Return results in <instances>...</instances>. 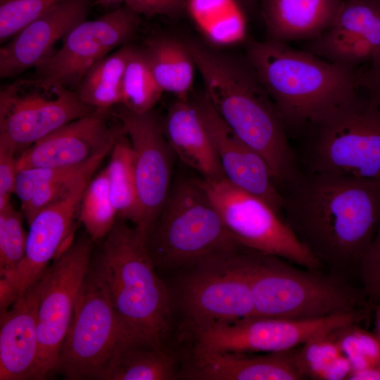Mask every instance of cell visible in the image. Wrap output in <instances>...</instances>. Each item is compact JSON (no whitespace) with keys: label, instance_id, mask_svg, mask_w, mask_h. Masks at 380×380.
<instances>
[{"label":"cell","instance_id":"obj_2","mask_svg":"<svg viewBox=\"0 0 380 380\" xmlns=\"http://www.w3.org/2000/svg\"><path fill=\"white\" fill-rule=\"evenodd\" d=\"M204 94L220 117L267 163L277 184L293 183L303 174L272 99L247 59L241 60L187 39Z\"/></svg>","mask_w":380,"mask_h":380},{"label":"cell","instance_id":"obj_43","mask_svg":"<svg viewBox=\"0 0 380 380\" xmlns=\"http://www.w3.org/2000/svg\"><path fill=\"white\" fill-rule=\"evenodd\" d=\"M245 13H254L258 8L257 0H236Z\"/></svg>","mask_w":380,"mask_h":380},{"label":"cell","instance_id":"obj_44","mask_svg":"<svg viewBox=\"0 0 380 380\" xmlns=\"http://www.w3.org/2000/svg\"><path fill=\"white\" fill-rule=\"evenodd\" d=\"M95 4L105 8L120 7L122 3H124V0H95Z\"/></svg>","mask_w":380,"mask_h":380},{"label":"cell","instance_id":"obj_10","mask_svg":"<svg viewBox=\"0 0 380 380\" xmlns=\"http://www.w3.org/2000/svg\"><path fill=\"white\" fill-rule=\"evenodd\" d=\"M203 181L225 226L243 247L305 268L324 270L298 241L284 217L265 201L238 188L226 178Z\"/></svg>","mask_w":380,"mask_h":380},{"label":"cell","instance_id":"obj_23","mask_svg":"<svg viewBox=\"0 0 380 380\" xmlns=\"http://www.w3.org/2000/svg\"><path fill=\"white\" fill-rule=\"evenodd\" d=\"M343 0H262L268 39H312L334 25Z\"/></svg>","mask_w":380,"mask_h":380},{"label":"cell","instance_id":"obj_1","mask_svg":"<svg viewBox=\"0 0 380 380\" xmlns=\"http://www.w3.org/2000/svg\"><path fill=\"white\" fill-rule=\"evenodd\" d=\"M286 187L283 213L294 235L324 270L350 281L380 220V182L308 172Z\"/></svg>","mask_w":380,"mask_h":380},{"label":"cell","instance_id":"obj_41","mask_svg":"<svg viewBox=\"0 0 380 380\" xmlns=\"http://www.w3.org/2000/svg\"><path fill=\"white\" fill-rule=\"evenodd\" d=\"M360 83L366 90L367 99L380 109V56L369 68L360 70Z\"/></svg>","mask_w":380,"mask_h":380},{"label":"cell","instance_id":"obj_40","mask_svg":"<svg viewBox=\"0 0 380 380\" xmlns=\"http://www.w3.org/2000/svg\"><path fill=\"white\" fill-rule=\"evenodd\" d=\"M187 0H124V4L137 14L146 16H175L182 12Z\"/></svg>","mask_w":380,"mask_h":380},{"label":"cell","instance_id":"obj_13","mask_svg":"<svg viewBox=\"0 0 380 380\" xmlns=\"http://www.w3.org/2000/svg\"><path fill=\"white\" fill-rule=\"evenodd\" d=\"M369 310L310 319L251 317L197 334L196 347L241 353H278L352 323H361Z\"/></svg>","mask_w":380,"mask_h":380},{"label":"cell","instance_id":"obj_32","mask_svg":"<svg viewBox=\"0 0 380 380\" xmlns=\"http://www.w3.org/2000/svg\"><path fill=\"white\" fill-rule=\"evenodd\" d=\"M80 220L92 241L104 239L118 215L112 202L106 169L89 182L80 204Z\"/></svg>","mask_w":380,"mask_h":380},{"label":"cell","instance_id":"obj_27","mask_svg":"<svg viewBox=\"0 0 380 380\" xmlns=\"http://www.w3.org/2000/svg\"><path fill=\"white\" fill-rule=\"evenodd\" d=\"M134 48L127 44L121 46L87 72L75 90L82 102L100 112L122 104L124 73Z\"/></svg>","mask_w":380,"mask_h":380},{"label":"cell","instance_id":"obj_21","mask_svg":"<svg viewBox=\"0 0 380 380\" xmlns=\"http://www.w3.org/2000/svg\"><path fill=\"white\" fill-rule=\"evenodd\" d=\"M183 377L199 380H302L295 348L264 355L195 348Z\"/></svg>","mask_w":380,"mask_h":380},{"label":"cell","instance_id":"obj_18","mask_svg":"<svg viewBox=\"0 0 380 380\" xmlns=\"http://www.w3.org/2000/svg\"><path fill=\"white\" fill-rule=\"evenodd\" d=\"M108 114L95 110L35 142L16 158L18 172L30 168L75 166L101 153H108L118 127H110Z\"/></svg>","mask_w":380,"mask_h":380},{"label":"cell","instance_id":"obj_14","mask_svg":"<svg viewBox=\"0 0 380 380\" xmlns=\"http://www.w3.org/2000/svg\"><path fill=\"white\" fill-rule=\"evenodd\" d=\"M139 22V15L125 4L95 20L81 22L65 37L60 49L35 68L36 77L76 90L99 61L127 44Z\"/></svg>","mask_w":380,"mask_h":380},{"label":"cell","instance_id":"obj_36","mask_svg":"<svg viewBox=\"0 0 380 380\" xmlns=\"http://www.w3.org/2000/svg\"><path fill=\"white\" fill-rule=\"evenodd\" d=\"M23 217L11 203L0 209V279L10 277L24 258L27 232Z\"/></svg>","mask_w":380,"mask_h":380},{"label":"cell","instance_id":"obj_34","mask_svg":"<svg viewBox=\"0 0 380 380\" xmlns=\"http://www.w3.org/2000/svg\"><path fill=\"white\" fill-rule=\"evenodd\" d=\"M334 25L367 41L374 50V60L380 56V1L343 0Z\"/></svg>","mask_w":380,"mask_h":380},{"label":"cell","instance_id":"obj_42","mask_svg":"<svg viewBox=\"0 0 380 380\" xmlns=\"http://www.w3.org/2000/svg\"><path fill=\"white\" fill-rule=\"evenodd\" d=\"M348 380H380V366L353 371Z\"/></svg>","mask_w":380,"mask_h":380},{"label":"cell","instance_id":"obj_8","mask_svg":"<svg viewBox=\"0 0 380 380\" xmlns=\"http://www.w3.org/2000/svg\"><path fill=\"white\" fill-rule=\"evenodd\" d=\"M134 341L90 267L53 372L68 379H101L115 353Z\"/></svg>","mask_w":380,"mask_h":380},{"label":"cell","instance_id":"obj_7","mask_svg":"<svg viewBox=\"0 0 380 380\" xmlns=\"http://www.w3.org/2000/svg\"><path fill=\"white\" fill-rule=\"evenodd\" d=\"M309 172L380 182V109L357 94L309 127Z\"/></svg>","mask_w":380,"mask_h":380},{"label":"cell","instance_id":"obj_38","mask_svg":"<svg viewBox=\"0 0 380 380\" xmlns=\"http://www.w3.org/2000/svg\"><path fill=\"white\" fill-rule=\"evenodd\" d=\"M362 288L372 307L380 303V220L359 268Z\"/></svg>","mask_w":380,"mask_h":380},{"label":"cell","instance_id":"obj_46","mask_svg":"<svg viewBox=\"0 0 380 380\" xmlns=\"http://www.w3.org/2000/svg\"><path fill=\"white\" fill-rule=\"evenodd\" d=\"M379 1H380V0H379Z\"/></svg>","mask_w":380,"mask_h":380},{"label":"cell","instance_id":"obj_9","mask_svg":"<svg viewBox=\"0 0 380 380\" xmlns=\"http://www.w3.org/2000/svg\"><path fill=\"white\" fill-rule=\"evenodd\" d=\"M95 110L75 90L35 77L19 78L0 91V142L25 150L64 125Z\"/></svg>","mask_w":380,"mask_h":380},{"label":"cell","instance_id":"obj_12","mask_svg":"<svg viewBox=\"0 0 380 380\" xmlns=\"http://www.w3.org/2000/svg\"><path fill=\"white\" fill-rule=\"evenodd\" d=\"M93 241L70 243L41 279L38 308L39 354L33 379L52 372L70 327L76 302L90 269Z\"/></svg>","mask_w":380,"mask_h":380},{"label":"cell","instance_id":"obj_5","mask_svg":"<svg viewBox=\"0 0 380 380\" xmlns=\"http://www.w3.org/2000/svg\"><path fill=\"white\" fill-rule=\"evenodd\" d=\"M238 257L252 292L253 317L310 319L373 308L362 287L326 270L298 268L246 247Z\"/></svg>","mask_w":380,"mask_h":380},{"label":"cell","instance_id":"obj_26","mask_svg":"<svg viewBox=\"0 0 380 380\" xmlns=\"http://www.w3.org/2000/svg\"><path fill=\"white\" fill-rule=\"evenodd\" d=\"M177 376V360L163 346L132 343L115 353L101 379L171 380Z\"/></svg>","mask_w":380,"mask_h":380},{"label":"cell","instance_id":"obj_29","mask_svg":"<svg viewBox=\"0 0 380 380\" xmlns=\"http://www.w3.org/2000/svg\"><path fill=\"white\" fill-rule=\"evenodd\" d=\"M201 31L213 43L238 42L244 30L245 12L236 0H187Z\"/></svg>","mask_w":380,"mask_h":380},{"label":"cell","instance_id":"obj_3","mask_svg":"<svg viewBox=\"0 0 380 380\" xmlns=\"http://www.w3.org/2000/svg\"><path fill=\"white\" fill-rule=\"evenodd\" d=\"M286 128H308L354 98L361 69L341 67L267 39L250 40L246 58Z\"/></svg>","mask_w":380,"mask_h":380},{"label":"cell","instance_id":"obj_33","mask_svg":"<svg viewBox=\"0 0 380 380\" xmlns=\"http://www.w3.org/2000/svg\"><path fill=\"white\" fill-rule=\"evenodd\" d=\"M163 93L143 49L134 47L124 73L121 105L136 113L148 112L153 109Z\"/></svg>","mask_w":380,"mask_h":380},{"label":"cell","instance_id":"obj_28","mask_svg":"<svg viewBox=\"0 0 380 380\" xmlns=\"http://www.w3.org/2000/svg\"><path fill=\"white\" fill-rule=\"evenodd\" d=\"M109 191L118 218L129 221L136 227L139 221L134 155L128 136L118 127L106 167Z\"/></svg>","mask_w":380,"mask_h":380},{"label":"cell","instance_id":"obj_22","mask_svg":"<svg viewBox=\"0 0 380 380\" xmlns=\"http://www.w3.org/2000/svg\"><path fill=\"white\" fill-rule=\"evenodd\" d=\"M162 125L170 148L183 163L205 180L225 178L208 131L190 97L173 102Z\"/></svg>","mask_w":380,"mask_h":380},{"label":"cell","instance_id":"obj_31","mask_svg":"<svg viewBox=\"0 0 380 380\" xmlns=\"http://www.w3.org/2000/svg\"><path fill=\"white\" fill-rule=\"evenodd\" d=\"M305 51L333 64L353 69L371 63L374 57L372 46L363 37L336 25L308 40Z\"/></svg>","mask_w":380,"mask_h":380},{"label":"cell","instance_id":"obj_20","mask_svg":"<svg viewBox=\"0 0 380 380\" xmlns=\"http://www.w3.org/2000/svg\"><path fill=\"white\" fill-rule=\"evenodd\" d=\"M41 279L0 316V380L33 379L39 354Z\"/></svg>","mask_w":380,"mask_h":380},{"label":"cell","instance_id":"obj_25","mask_svg":"<svg viewBox=\"0 0 380 380\" xmlns=\"http://www.w3.org/2000/svg\"><path fill=\"white\" fill-rule=\"evenodd\" d=\"M142 49L161 90L179 99H189L196 65L185 42L167 35H155L146 39Z\"/></svg>","mask_w":380,"mask_h":380},{"label":"cell","instance_id":"obj_30","mask_svg":"<svg viewBox=\"0 0 380 380\" xmlns=\"http://www.w3.org/2000/svg\"><path fill=\"white\" fill-rule=\"evenodd\" d=\"M297 365L305 379L348 380L352 366L331 332L295 348Z\"/></svg>","mask_w":380,"mask_h":380},{"label":"cell","instance_id":"obj_16","mask_svg":"<svg viewBox=\"0 0 380 380\" xmlns=\"http://www.w3.org/2000/svg\"><path fill=\"white\" fill-rule=\"evenodd\" d=\"M85 180L65 198L40 210L32 220L27 232L25 253L16 271L8 279H0V311L43 277L50 262L68 246L72 223L84 191Z\"/></svg>","mask_w":380,"mask_h":380},{"label":"cell","instance_id":"obj_17","mask_svg":"<svg viewBox=\"0 0 380 380\" xmlns=\"http://www.w3.org/2000/svg\"><path fill=\"white\" fill-rule=\"evenodd\" d=\"M191 100L208 131L225 178L262 199L284 217V196L266 160L228 126L204 92Z\"/></svg>","mask_w":380,"mask_h":380},{"label":"cell","instance_id":"obj_4","mask_svg":"<svg viewBox=\"0 0 380 380\" xmlns=\"http://www.w3.org/2000/svg\"><path fill=\"white\" fill-rule=\"evenodd\" d=\"M146 240L120 218L105 236L94 268L122 325L136 342L163 346L171 297L156 271Z\"/></svg>","mask_w":380,"mask_h":380},{"label":"cell","instance_id":"obj_6","mask_svg":"<svg viewBox=\"0 0 380 380\" xmlns=\"http://www.w3.org/2000/svg\"><path fill=\"white\" fill-rule=\"evenodd\" d=\"M156 267L193 269L243 246L225 226L202 179H181L146 241Z\"/></svg>","mask_w":380,"mask_h":380},{"label":"cell","instance_id":"obj_45","mask_svg":"<svg viewBox=\"0 0 380 380\" xmlns=\"http://www.w3.org/2000/svg\"><path fill=\"white\" fill-rule=\"evenodd\" d=\"M374 310V331L380 336V303L376 305Z\"/></svg>","mask_w":380,"mask_h":380},{"label":"cell","instance_id":"obj_35","mask_svg":"<svg viewBox=\"0 0 380 380\" xmlns=\"http://www.w3.org/2000/svg\"><path fill=\"white\" fill-rule=\"evenodd\" d=\"M353 371L380 366V336L352 323L331 331Z\"/></svg>","mask_w":380,"mask_h":380},{"label":"cell","instance_id":"obj_37","mask_svg":"<svg viewBox=\"0 0 380 380\" xmlns=\"http://www.w3.org/2000/svg\"><path fill=\"white\" fill-rule=\"evenodd\" d=\"M62 0H0V41L10 40L23 28Z\"/></svg>","mask_w":380,"mask_h":380},{"label":"cell","instance_id":"obj_11","mask_svg":"<svg viewBox=\"0 0 380 380\" xmlns=\"http://www.w3.org/2000/svg\"><path fill=\"white\" fill-rule=\"evenodd\" d=\"M239 251L193 268L182 279L179 305L194 336L253 316L252 292Z\"/></svg>","mask_w":380,"mask_h":380},{"label":"cell","instance_id":"obj_19","mask_svg":"<svg viewBox=\"0 0 380 380\" xmlns=\"http://www.w3.org/2000/svg\"><path fill=\"white\" fill-rule=\"evenodd\" d=\"M91 0H62L28 24L0 49V77L11 78L36 68L54 44L85 20Z\"/></svg>","mask_w":380,"mask_h":380},{"label":"cell","instance_id":"obj_15","mask_svg":"<svg viewBox=\"0 0 380 380\" xmlns=\"http://www.w3.org/2000/svg\"><path fill=\"white\" fill-rule=\"evenodd\" d=\"M116 117L128 136L134 155L140 217L134 227L146 241L171 190L173 156L162 122L153 112L136 113L120 105Z\"/></svg>","mask_w":380,"mask_h":380},{"label":"cell","instance_id":"obj_24","mask_svg":"<svg viewBox=\"0 0 380 380\" xmlns=\"http://www.w3.org/2000/svg\"><path fill=\"white\" fill-rule=\"evenodd\" d=\"M108 153H101L82 164L65 167H40L18 172L15 194L27 204L21 213L29 224L42 209L73 192L93 173Z\"/></svg>","mask_w":380,"mask_h":380},{"label":"cell","instance_id":"obj_39","mask_svg":"<svg viewBox=\"0 0 380 380\" xmlns=\"http://www.w3.org/2000/svg\"><path fill=\"white\" fill-rule=\"evenodd\" d=\"M15 150L10 145L0 142V209L11 203L15 194L18 170Z\"/></svg>","mask_w":380,"mask_h":380}]
</instances>
